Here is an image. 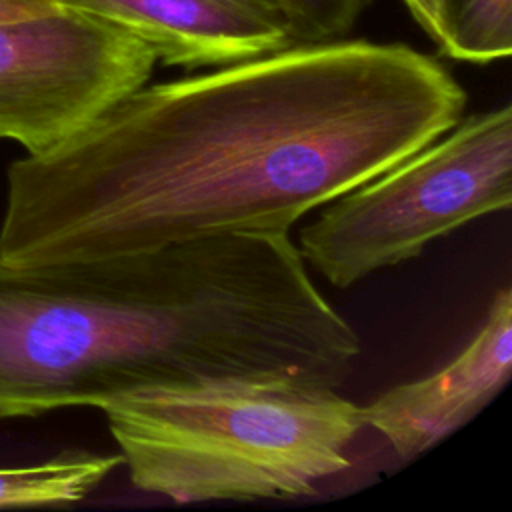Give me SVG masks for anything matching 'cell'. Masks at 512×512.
Here are the masks:
<instances>
[{
  "label": "cell",
  "mask_w": 512,
  "mask_h": 512,
  "mask_svg": "<svg viewBox=\"0 0 512 512\" xmlns=\"http://www.w3.org/2000/svg\"><path fill=\"white\" fill-rule=\"evenodd\" d=\"M466 92L406 44L288 46L144 84L10 164L0 262L66 268L300 218L448 132Z\"/></svg>",
  "instance_id": "1"
},
{
  "label": "cell",
  "mask_w": 512,
  "mask_h": 512,
  "mask_svg": "<svg viewBox=\"0 0 512 512\" xmlns=\"http://www.w3.org/2000/svg\"><path fill=\"white\" fill-rule=\"evenodd\" d=\"M360 350L288 232L66 268L0 262V418L214 378L338 388Z\"/></svg>",
  "instance_id": "2"
},
{
  "label": "cell",
  "mask_w": 512,
  "mask_h": 512,
  "mask_svg": "<svg viewBox=\"0 0 512 512\" xmlns=\"http://www.w3.org/2000/svg\"><path fill=\"white\" fill-rule=\"evenodd\" d=\"M100 410L132 486L178 504L314 494L364 426L336 388L290 378L144 388Z\"/></svg>",
  "instance_id": "3"
},
{
  "label": "cell",
  "mask_w": 512,
  "mask_h": 512,
  "mask_svg": "<svg viewBox=\"0 0 512 512\" xmlns=\"http://www.w3.org/2000/svg\"><path fill=\"white\" fill-rule=\"evenodd\" d=\"M512 206V106L460 118L448 132L320 206L298 234L306 266L350 288L468 222Z\"/></svg>",
  "instance_id": "4"
},
{
  "label": "cell",
  "mask_w": 512,
  "mask_h": 512,
  "mask_svg": "<svg viewBox=\"0 0 512 512\" xmlns=\"http://www.w3.org/2000/svg\"><path fill=\"white\" fill-rule=\"evenodd\" d=\"M156 62L134 34L68 6L0 20V140L50 150L144 86Z\"/></svg>",
  "instance_id": "5"
},
{
  "label": "cell",
  "mask_w": 512,
  "mask_h": 512,
  "mask_svg": "<svg viewBox=\"0 0 512 512\" xmlns=\"http://www.w3.org/2000/svg\"><path fill=\"white\" fill-rule=\"evenodd\" d=\"M510 372L512 290L504 286L494 294L482 328L452 362L360 406L362 422L408 462L468 424L506 386Z\"/></svg>",
  "instance_id": "6"
},
{
  "label": "cell",
  "mask_w": 512,
  "mask_h": 512,
  "mask_svg": "<svg viewBox=\"0 0 512 512\" xmlns=\"http://www.w3.org/2000/svg\"><path fill=\"white\" fill-rule=\"evenodd\" d=\"M102 18L142 42L166 66L216 68L292 46L274 0H52Z\"/></svg>",
  "instance_id": "7"
},
{
  "label": "cell",
  "mask_w": 512,
  "mask_h": 512,
  "mask_svg": "<svg viewBox=\"0 0 512 512\" xmlns=\"http://www.w3.org/2000/svg\"><path fill=\"white\" fill-rule=\"evenodd\" d=\"M122 464L120 454L64 452L46 462L0 468V508L66 506L84 500Z\"/></svg>",
  "instance_id": "8"
},
{
  "label": "cell",
  "mask_w": 512,
  "mask_h": 512,
  "mask_svg": "<svg viewBox=\"0 0 512 512\" xmlns=\"http://www.w3.org/2000/svg\"><path fill=\"white\" fill-rule=\"evenodd\" d=\"M448 58L488 64L512 52V0H446Z\"/></svg>",
  "instance_id": "9"
},
{
  "label": "cell",
  "mask_w": 512,
  "mask_h": 512,
  "mask_svg": "<svg viewBox=\"0 0 512 512\" xmlns=\"http://www.w3.org/2000/svg\"><path fill=\"white\" fill-rule=\"evenodd\" d=\"M284 14L292 46L346 36L370 0H274Z\"/></svg>",
  "instance_id": "10"
},
{
  "label": "cell",
  "mask_w": 512,
  "mask_h": 512,
  "mask_svg": "<svg viewBox=\"0 0 512 512\" xmlns=\"http://www.w3.org/2000/svg\"><path fill=\"white\" fill-rule=\"evenodd\" d=\"M404 4L440 50L446 36V0H404Z\"/></svg>",
  "instance_id": "11"
},
{
  "label": "cell",
  "mask_w": 512,
  "mask_h": 512,
  "mask_svg": "<svg viewBox=\"0 0 512 512\" xmlns=\"http://www.w3.org/2000/svg\"><path fill=\"white\" fill-rule=\"evenodd\" d=\"M52 6V0H0V20L36 16L50 10Z\"/></svg>",
  "instance_id": "12"
}]
</instances>
